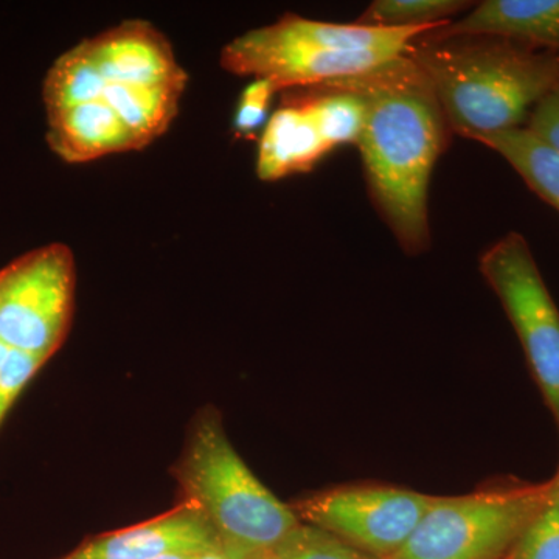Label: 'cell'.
<instances>
[{"mask_svg": "<svg viewBox=\"0 0 559 559\" xmlns=\"http://www.w3.org/2000/svg\"><path fill=\"white\" fill-rule=\"evenodd\" d=\"M330 151L310 110L297 100L275 110L261 131L257 175L264 182H275L310 171Z\"/></svg>", "mask_w": 559, "mask_h": 559, "instance_id": "obj_13", "label": "cell"}, {"mask_svg": "<svg viewBox=\"0 0 559 559\" xmlns=\"http://www.w3.org/2000/svg\"><path fill=\"white\" fill-rule=\"evenodd\" d=\"M437 496L388 485H344L293 503L300 522L330 533L371 557L404 546Z\"/></svg>", "mask_w": 559, "mask_h": 559, "instance_id": "obj_7", "label": "cell"}, {"mask_svg": "<svg viewBox=\"0 0 559 559\" xmlns=\"http://www.w3.org/2000/svg\"><path fill=\"white\" fill-rule=\"evenodd\" d=\"M436 36H492L559 53V0H485Z\"/></svg>", "mask_w": 559, "mask_h": 559, "instance_id": "obj_11", "label": "cell"}, {"mask_svg": "<svg viewBox=\"0 0 559 559\" xmlns=\"http://www.w3.org/2000/svg\"><path fill=\"white\" fill-rule=\"evenodd\" d=\"M300 98L310 110L316 127L330 150L342 145H358L367 120V106L358 92L340 83L310 87Z\"/></svg>", "mask_w": 559, "mask_h": 559, "instance_id": "obj_16", "label": "cell"}, {"mask_svg": "<svg viewBox=\"0 0 559 559\" xmlns=\"http://www.w3.org/2000/svg\"><path fill=\"white\" fill-rule=\"evenodd\" d=\"M280 92L270 80L253 79L241 92L234 116V131L238 138L253 139L267 123L272 98Z\"/></svg>", "mask_w": 559, "mask_h": 559, "instance_id": "obj_21", "label": "cell"}, {"mask_svg": "<svg viewBox=\"0 0 559 559\" xmlns=\"http://www.w3.org/2000/svg\"><path fill=\"white\" fill-rule=\"evenodd\" d=\"M73 301L72 250L51 242L25 253L0 270V341L51 358L68 334Z\"/></svg>", "mask_w": 559, "mask_h": 559, "instance_id": "obj_5", "label": "cell"}, {"mask_svg": "<svg viewBox=\"0 0 559 559\" xmlns=\"http://www.w3.org/2000/svg\"><path fill=\"white\" fill-rule=\"evenodd\" d=\"M525 128L559 153V86L536 106Z\"/></svg>", "mask_w": 559, "mask_h": 559, "instance_id": "obj_23", "label": "cell"}, {"mask_svg": "<svg viewBox=\"0 0 559 559\" xmlns=\"http://www.w3.org/2000/svg\"><path fill=\"white\" fill-rule=\"evenodd\" d=\"M47 143L68 164L139 150L130 130L105 100L47 112Z\"/></svg>", "mask_w": 559, "mask_h": 559, "instance_id": "obj_12", "label": "cell"}, {"mask_svg": "<svg viewBox=\"0 0 559 559\" xmlns=\"http://www.w3.org/2000/svg\"><path fill=\"white\" fill-rule=\"evenodd\" d=\"M187 81L167 84H112L103 100L130 130L139 150L145 148L170 128L178 116Z\"/></svg>", "mask_w": 559, "mask_h": 559, "instance_id": "obj_14", "label": "cell"}, {"mask_svg": "<svg viewBox=\"0 0 559 559\" xmlns=\"http://www.w3.org/2000/svg\"><path fill=\"white\" fill-rule=\"evenodd\" d=\"M506 558H507V557H506ZM506 558H503V559H506Z\"/></svg>", "mask_w": 559, "mask_h": 559, "instance_id": "obj_29", "label": "cell"}, {"mask_svg": "<svg viewBox=\"0 0 559 559\" xmlns=\"http://www.w3.org/2000/svg\"><path fill=\"white\" fill-rule=\"evenodd\" d=\"M392 50H334L280 39L266 28L242 33L221 50V68L238 76L270 80L278 91L323 86L401 57Z\"/></svg>", "mask_w": 559, "mask_h": 559, "instance_id": "obj_8", "label": "cell"}, {"mask_svg": "<svg viewBox=\"0 0 559 559\" xmlns=\"http://www.w3.org/2000/svg\"><path fill=\"white\" fill-rule=\"evenodd\" d=\"M9 345L3 344L2 341H0V369H2L3 362H5L7 356H9L10 353Z\"/></svg>", "mask_w": 559, "mask_h": 559, "instance_id": "obj_26", "label": "cell"}, {"mask_svg": "<svg viewBox=\"0 0 559 559\" xmlns=\"http://www.w3.org/2000/svg\"><path fill=\"white\" fill-rule=\"evenodd\" d=\"M221 543L205 514L182 500L154 520L87 540L62 559H156L171 554H202Z\"/></svg>", "mask_w": 559, "mask_h": 559, "instance_id": "obj_9", "label": "cell"}, {"mask_svg": "<svg viewBox=\"0 0 559 559\" xmlns=\"http://www.w3.org/2000/svg\"><path fill=\"white\" fill-rule=\"evenodd\" d=\"M554 480L437 496L417 528L385 559H503L550 498Z\"/></svg>", "mask_w": 559, "mask_h": 559, "instance_id": "obj_4", "label": "cell"}, {"mask_svg": "<svg viewBox=\"0 0 559 559\" xmlns=\"http://www.w3.org/2000/svg\"><path fill=\"white\" fill-rule=\"evenodd\" d=\"M112 84H167L189 81L170 40L148 21L120 22L80 43Z\"/></svg>", "mask_w": 559, "mask_h": 559, "instance_id": "obj_10", "label": "cell"}, {"mask_svg": "<svg viewBox=\"0 0 559 559\" xmlns=\"http://www.w3.org/2000/svg\"><path fill=\"white\" fill-rule=\"evenodd\" d=\"M274 554L282 559H380L304 522L289 533Z\"/></svg>", "mask_w": 559, "mask_h": 559, "instance_id": "obj_19", "label": "cell"}, {"mask_svg": "<svg viewBox=\"0 0 559 559\" xmlns=\"http://www.w3.org/2000/svg\"><path fill=\"white\" fill-rule=\"evenodd\" d=\"M476 142L509 162L530 189L559 212V153L528 128L484 135Z\"/></svg>", "mask_w": 559, "mask_h": 559, "instance_id": "obj_15", "label": "cell"}, {"mask_svg": "<svg viewBox=\"0 0 559 559\" xmlns=\"http://www.w3.org/2000/svg\"><path fill=\"white\" fill-rule=\"evenodd\" d=\"M407 55L426 76L450 131L476 140L527 127L559 86L558 51L492 36H419Z\"/></svg>", "mask_w": 559, "mask_h": 559, "instance_id": "obj_2", "label": "cell"}, {"mask_svg": "<svg viewBox=\"0 0 559 559\" xmlns=\"http://www.w3.org/2000/svg\"><path fill=\"white\" fill-rule=\"evenodd\" d=\"M200 554H171L156 559H197Z\"/></svg>", "mask_w": 559, "mask_h": 559, "instance_id": "obj_25", "label": "cell"}, {"mask_svg": "<svg viewBox=\"0 0 559 559\" xmlns=\"http://www.w3.org/2000/svg\"><path fill=\"white\" fill-rule=\"evenodd\" d=\"M506 559H559V495L555 480L546 506Z\"/></svg>", "mask_w": 559, "mask_h": 559, "instance_id": "obj_20", "label": "cell"}, {"mask_svg": "<svg viewBox=\"0 0 559 559\" xmlns=\"http://www.w3.org/2000/svg\"><path fill=\"white\" fill-rule=\"evenodd\" d=\"M49 359L47 356L35 355V353L10 349L0 369V425L22 390Z\"/></svg>", "mask_w": 559, "mask_h": 559, "instance_id": "obj_22", "label": "cell"}, {"mask_svg": "<svg viewBox=\"0 0 559 559\" xmlns=\"http://www.w3.org/2000/svg\"><path fill=\"white\" fill-rule=\"evenodd\" d=\"M252 559H282L274 554V551H270V554H261L259 557Z\"/></svg>", "mask_w": 559, "mask_h": 559, "instance_id": "obj_27", "label": "cell"}, {"mask_svg": "<svg viewBox=\"0 0 559 559\" xmlns=\"http://www.w3.org/2000/svg\"><path fill=\"white\" fill-rule=\"evenodd\" d=\"M358 92L367 120L358 146L371 200L407 252L429 245L430 176L448 127L432 87L409 55L333 81Z\"/></svg>", "mask_w": 559, "mask_h": 559, "instance_id": "obj_1", "label": "cell"}, {"mask_svg": "<svg viewBox=\"0 0 559 559\" xmlns=\"http://www.w3.org/2000/svg\"><path fill=\"white\" fill-rule=\"evenodd\" d=\"M473 3L462 0H377L356 24L385 28H440Z\"/></svg>", "mask_w": 559, "mask_h": 559, "instance_id": "obj_18", "label": "cell"}, {"mask_svg": "<svg viewBox=\"0 0 559 559\" xmlns=\"http://www.w3.org/2000/svg\"><path fill=\"white\" fill-rule=\"evenodd\" d=\"M255 557H259V555H252L249 551L238 549V547L221 543L215 549L202 551L197 559H252Z\"/></svg>", "mask_w": 559, "mask_h": 559, "instance_id": "obj_24", "label": "cell"}, {"mask_svg": "<svg viewBox=\"0 0 559 559\" xmlns=\"http://www.w3.org/2000/svg\"><path fill=\"white\" fill-rule=\"evenodd\" d=\"M108 84L79 44L51 64L43 84L44 105L50 112L103 100Z\"/></svg>", "mask_w": 559, "mask_h": 559, "instance_id": "obj_17", "label": "cell"}, {"mask_svg": "<svg viewBox=\"0 0 559 559\" xmlns=\"http://www.w3.org/2000/svg\"><path fill=\"white\" fill-rule=\"evenodd\" d=\"M554 480H555V485H557V491L559 495V469H558L557 476L554 477Z\"/></svg>", "mask_w": 559, "mask_h": 559, "instance_id": "obj_28", "label": "cell"}, {"mask_svg": "<svg viewBox=\"0 0 559 559\" xmlns=\"http://www.w3.org/2000/svg\"><path fill=\"white\" fill-rule=\"evenodd\" d=\"M183 500L194 503L223 543L252 555L270 554L299 518L270 491L231 447L218 415L198 419L175 469Z\"/></svg>", "mask_w": 559, "mask_h": 559, "instance_id": "obj_3", "label": "cell"}, {"mask_svg": "<svg viewBox=\"0 0 559 559\" xmlns=\"http://www.w3.org/2000/svg\"><path fill=\"white\" fill-rule=\"evenodd\" d=\"M479 266L520 337L559 429V310L527 240L510 231L485 250Z\"/></svg>", "mask_w": 559, "mask_h": 559, "instance_id": "obj_6", "label": "cell"}]
</instances>
